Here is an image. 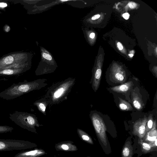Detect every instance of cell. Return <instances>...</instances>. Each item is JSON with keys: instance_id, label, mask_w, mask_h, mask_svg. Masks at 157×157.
<instances>
[{"instance_id": "cell-1", "label": "cell", "mask_w": 157, "mask_h": 157, "mask_svg": "<svg viewBox=\"0 0 157 157\" xmlns=\"http://www.w3.org/2000/svg\"><path fill=\"white\" fill-rule=\"evenodd\" d=\"M47 79H39L32 81L27 80L22 82L13 83L0 93V98L6 100H11L32 91L40 90L47 86Z\"/></svg>"}, {"instance_id": "cell-2", "label": "cell", "mask_w": 157, "mask_h": 157, "mask_svg": "<svg viewBox=\"0 0 157 157\" xmlns=\"http://www.w3.org/2000/svg\"><path fill=\"white\" fill-rule=\"evenodd\" d=\"M75 82V78L69 77L51 86L44 96L49 100V105L58 104L67 100Z\"/></svg>"}, {"instance_id": "cell-3", "label": "cell", "mask_w": 157, "mask_h": 157, "mask_svg": "<svg viewBox=\"0 0 157 157\" xmlns=\"http://www.w3.org/2000/svg\"><path fill=\"white\" fill-rule=\"evenodd\" d=\"M9 117L21 128L36 134L37 133L36 127L43 125L39 124L36 115L26 112L15 111L9 114Z\"/></svg>"}, {"instance_id": "cell-4", "label": "cell", "mask_w": 157, "mask_h": 157, "mask_svg": "<svg viewBox=\"0 0 157 157\" xmlns=\"http://www.w3.org/2000/svg\"><path fill=\"white\" fill-rule=\"evenodd\" d=\"M37 146L36 144L28 141L0 139V151H8L32 149Z\"/></svg>"}, {"instance_id": "cell-5", "label": "cell", "mask_w": 157, "mask_h": 157, "mask_svg": "<svg viewBox=\"0 0 157 157\" xmlns=\"http://www.w3.org/2000/svg\"><path fill=\"white\" fill-rule=\"evenodd\" d=\"M90 117L98 137L102 141L106 142V128L102 118L97 113L91 112Z\"/></svg>"}, {"instance_id": "cell-6", "label": "cell", "mask_w": 157, "mask_h": 157, "mask_svg": "<svg viewBox=\"0 0 157 157\" xmlns=\"http://www.w3.org/2000/svg\"><path fill=\"white\" fill-rule=\"evenodd\" d=\"M47 154L43 149L36 147L31 150L21 151L13 157H41Z\"/></svg>"}, {"instance_id": "cell-7", "label": "cell", "mask_w": 157, "mask_h": 157, "mask_svg": "<svg viewBox=\"0 0 157 157\" xmlns=\"http://www.w3.org/2000/svg\"><path fill=\"white\" fill-rule=\"evenodd\" d=\"M147 118L144 116L136 121L133 125V132L140 137H143L146 132Z\"/></svg>"}, {"instance_id": "cell-8", "label": "cell", "mask_w": 157, "mask_h": 157, "mask_svg": "<svg viewBox=\"0 0 157 157\" xmlns=\"http://www.w3.org/2000/svg\"><path fill=\"white\" fill-rule=\"evenodd\" d=\"M55 148L57 151L73 152L77 151V147L71 140H67L59 142L55 144Z\"/></svg>"}, {"instance_id": "cell-9", "label": "cell", "mask_w": 157, "mask_h": 157, "mask_svg": "<svg viewBox=\"0 0 157 157\" xmlns=\"http://www.w3.org/2000/svg\"><path fill=\"white\" fill-rule=\"evenodd\" d=\"M28 69V67L0 69V76H11L19 75Z\"/></svg>"}, {"instance_id": "cell-10", "label": "cell", "mask_w": 157, "mask_h": 157, "mask_svg": "<svg viewBox=\"0 0 157 157\" xmlns=\"http://www.w3.org/2000/svg\"><path fill=\"white\" fill-rule=\"evenodd\" d=\"M111 75L112 78L116 82L123 83L126 80V74L124 71H121L120 68H113Z\"/></svg>"}, {"instance_id": "cell-11", "label": "cell", "mask_w": 157, "mask_h": 157, "mask_svg": "<svg viewBox=\"0 0 157 157\" xmlns=\"http://www.w3.org/2000/svg\"><path fill=\"white\" fill-rule=\"evenodd\" d=\"M49 105V100L44 96L33 103V105L36 106L39 111L44 115H46V109Z\"/></svg>"}, {"instance_id": "cell-12", "label": "cell", "mask_w": 157, "mask_h": 157, "mask_svg": "<svg viewBox=\"0 0 157 157\" xmlns=\"http://www.w3.org/2000/svg\"><path fill=\"white\" fill-rule=\"evenodd\" d=\"M133 85V82L129 81L120 85L112 87L111 89L113 91L116 93H125L129 90Z\"/></svg>"}, {"instance_id": "cell-13", "label": "cell", "mask_w": 157, "mask_h": 157, "mask_svg": "<svg viewBox=\"0 0 157 157\" xmlns=\"http://www.w3.org/2000/svg\"><path fill=\"white\" fill-rule=\"evenodd\" d=\"M77 132L78 136L82 140L91 144H94L91 137L83 130L78 128L77 130Z\"/></svg>"}, {"instance_id": "cell-14", "label": "cell", "mask_w": 157, "mask_h": 157, "mask_svg": "<svg viewBox=\"0 0 157 157\" xmlns=\"http://www.w3.org/2000/svg\"><path fill=\"white\" fill-rule=\"evenodd\" d=\"M132 103L134 107L137 110H140L144 106L142 100L139 96L136 94H133Z\"/></svg>"}, {"instance_id": "cell-15", "label": "cell", "mask_w": 157, "mask_h": 157, "mask_svg": "<svg viewBox=\"0 0 157 157\" xmlns=\"http://www.w3.org/2000/svg\"><path fill=\"white\" fill-rule=\"evenodd\" d=\"M119 107L120 109L123 111H130L132 109L131 105L127 101L119 98Z\"/></svg>"}, {"instance_id": "cell-16", "label": "cell", "mask_w": 157, "mask_h": 157, "mask_svg": "<svg viewBox=\"0 0 157 157\" xmlns=\"http://www.w3.org/2000/svg\"><path fill=\"white\" fill-rule=\"evenodd\" d=\"M153 115L151 114L149 115L147 118V125L146 126V132L149 131L151 130L153 126Z\"/></svg>"}, {"instance_id": "cell-17", "label": "cell", "mask_w": 157, "mask_h": 157, "mask_svg": "<svg viewBox=\"0 0 157 157\" xmlns=\"http://www.w3.org/2000/svg\"><path fill=\"white\" fill-rule=\"evenodd\" d=\"M13 129V128L12 127L0 125V133L11 132Z\"/></svg>"}, {"instance_id": "cell-18", "label": "cell", "mask_w": 157, "mask_h": 157, "mask_svg": "<svg viewBox=\"0 0 157 157\" xmlns=\"http://www.w3.org/2000/svg\"><path fill=\"white\" fill-rule=\"evenodd\" d=\"M141 144L142 149L146 151H149L152 148L151 145L142 142Z\"/></svg>"}, {"instance_id": "cell-19", "label": "cell", "mask_w": 157, "mask_h": 157, "mask_svg": "<svg viewBox=\"0 0 157 157\" xmlns=\"http://www.w3.org/2000/svg\"><path fill=\"white\" fill-rule=\"evenodd\" d=\"M123 155L124 157H127L129 155L130 150L128 148L124 147L122 152Z\"/></svg>"}, {"instance_id": "cell-20", "label": "cell", "mask_w": 157, "mask_h": 157, "mask_svg": "<svg viewBox=\"0 0 157 157\" xmlns=\"http://www.w3.org/2000/svg\"><path fill=\"white\" fill-rule=\"evenodd\" d=\"M42 56L44 58L48 60H51L52 59V56L48 54L45 53H43Z\"/></svg>"}, {"instance_id": "cell-21", "label": "cell", "mask_w": 157, "mask_h": 157, "mask_svg": "<svg viewBox=\"0 0 157 157\" xmlns=\"http://www.w3.org/2000/svg\"><path fill=\"white\" fill-rule=\"evenodd\" d=\"M129 6L132 9L135 8L136 6V4L134 2H130L128 3Z\"/></svg>"}, {"instance_id": "cell-22", "label": "cell", "mask_w": 157, "mask_h": 157, "mask_svg": "<svg viewBox=\"0 0 157 157\" xmlns=\"http://www.w3.org/2000/svg\"><path fill=\"white\" fill-rule=\"evenodd\" d=\"M122 16L125 19L127 20L128 19L129 17V14L128 13H124Z\"/></svg>"}, {"instance_id": "cell-23", "label": "cell", "mask_w": 157, "mask_h": 157, "mask_svg": "<svg viewBox=\"0 0 157 157\" xmlns=\"http://www.w3.org/2000/svg\"><path fill=\"white\" fill-rule=\"evenodd\" d=\"M117 46L120 50H122L123 49V46L120 42H118L117 43Z\"/></svg>"}, {"instance_id": "cell-24", "label": "cell", "mask_w": 157, "mask_h": 157, "mask_svg": "<svg viewBox=\"0 0 157 157\" xmlns=\"http://www.w3.org/2000/svg\"><path fill=\"white\" fill-rule=\"evenodd\" d=\"M100 15L99 14H97L94 15L92 17V20H95L97 19L100 17Z\"/></svg>"}, {"instance_id": "cell-25", "label": "cell", "mask_w": 157, "mask_h": 157, "mask_svg": "<svg viewBox=\"0 0 157 157\" xmlns=\"http://www.w3.org/2000/svg\"><path fill=\"white\" fill-rule=\"evenodd\" d=\"M7 6L6 3L4 2L0 3V7H5Z\"/></svg>"}, {"instance_id": "cell-26", "label": "cell", "mask_w": 157, "mask_h": 157, "mask_svg": "<svg viewBox=\"0 0 157 157\" xmlns=\"http://www.w3.org/2000/svg\"><path fill=\"white\" fill-rule=\"evenodd\" d=\"M4 29L5 31L8 32L10 31V28L8 26L6 25Z\"/></svg>"}, {"instance_id": "cell-27", "label": "cell", "mask_w": 157, "mask_h": 157, "mask_svg": "<svg viewBox=\"0 0 157 157\" xmlns=\"http://www.w3.org/2000/svg\"><path fill=\"white\" fill-rule=\"evenodd\" d=\"M95 36V34L94 33H91L90 35V37L91 38H93Z\"/></svg>"}, {"instance_id": "cell-28", "label": "cell", "mask_w": 157, "mask_h": 157, "mask_svg": "<svg viewBox=\"0 0 157 157\" xmlns=\"http://www.w3.org/2000/svg\"><path fill=\"white\" fill-rule=\"evenodd\" d=\"M130 56H131V57H132V56H133V55H132V54H131L130 55Z\"/></svg>"}, {"instance_id": "cell-29", "label": "cell", "mask_w": 157, "mask_h": 157, "mask_svg": "<svg viewBox=\"0 0 157 157\" xmlns=\"http://www.w3.org/2000/svg\"><path fill=\"white\" fill-rule=\"evenodd\" d=\"M89 157V156H87V157Z\"/></svg>"}]
</instances>
